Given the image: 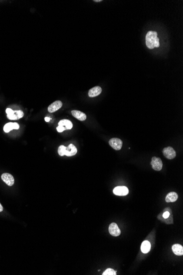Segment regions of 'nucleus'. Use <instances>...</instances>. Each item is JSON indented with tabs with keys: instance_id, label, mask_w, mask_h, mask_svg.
<instances>
[{
	"instance_id": "f257e3e1",
	"label": "nucleus",
	"mask_w": 183,
	"mask_h": 275,
	"mask_svg": "<svg viewBox=\"0 0 183 275\" xmlns=\"http://www.w3.org/2000/svg\"><path fill=\"white\" fill-rule=\"evenodd\" d=\"M146 45L149 49H153L155 47L160 46L159 39L157 37V33L156 31H150L146 35Z\"/></svg>"
},
{
	"instance_id": "f03ea898",
	"label": "nucleus",
	"mask_w": 183,
	"mask_h": 275,
	"mask_svg": "<svg viewBox=\"0 0 183 275\" xmlns=\"http://www.w3.org/2000/svg\"><path fill=\"white\" fill-rule=\"evenodd\" d=\"M151 165L153 170L156 171H160L162 169L163 166V164L161 159L160 158H157L156 157H153L152 158Z\"/></svg>"
},
{
	"instance_id": "7ed1b4c3",
	"label": "nucleus",
	"mask_w": 183,
	"mask_h": 275,
	"mask_svg": "<svg viewBox=\"0 0 183 275\" xmlns=\"http://www.w3.org/2000/svg\"><path fill=\"white\" fill-rule=\"evenodd\" d=\"M162 152L164 156L168 159H173L176 157V152L172 147L164 148Z\"/></svg>"
},
{
	"instance_id": "20e7f679",
	"label": "nucleus",
	"mask_w": 183,
	"mask_h": 275,
	"mask_svg": "<svg viewBox=\"0 0 183 275\" xmlns=\"http://www.w3.org/2000/svg\"><path fill=\"white\" fill-rule=\"evenodd\" d=\"M109 143L111 147L113 148L116 151L120 150L122 148L123 144V142L121 141V140L117 138H112L111 139H110Z\"/></svg>"
},
{
	"instance_id": "39448f33",
	"label": "nucleus",
	"mask_w": 183,
	"mask_h": 275,
	"mask_svg": "<svg viewBox=\"0 0 183 275\" xmlns=\"http://www.w3.org/2000/svg\"><path fill=\"white\" fill-rule=\"evenodd\" d=\"M113 192L116 195L124 196L128 194L129 190L126 186H117L113 189Z\"/></svg>"
},
{
	"instance_id": "423d86ee",
	"label": "nucleus",
	"mask_w": 183,
	"mask_h": 275,
	"mask_svg": "<svg viewBox=\"0 0 183 275\" xmlns=\"http://www.w3.org/2000/svg\"><path fill=\"white\" fill-rule=\"evenodd\" d=\"M109 231L110 235L114 237H117L121 235V230L115 222H113L110 224L109 227Z\"/></svg>"
},
{
	"instance_id": "0eeeda50",
	"label": "nucleus",
	"mask_w": 183,
	"mask_h": 275,
	"mask_svg": "<svg viewBox=\"0 0 183 275\" xmlns=\"http://www.w3.org/2000/svg\"><path fill=\"white\" fill-rule=\"evenodd\" d=\"M1 178L8 186H12L14 184L13 176L9 173H4L1 175Z\"/></svg>"
},
{
	"instance_id": "6e6552de",
	"label": "nucleus",
	"mask_w": 183,
	"mask_h": 275,
	"mask_svg": "<svg viewBox=\"0 0 183 275\" xmlns=\"http://www.w3.org/2000/svg\"><path fill=\"white\" fill-rule=\"evenodd\" d=\"M24 113L21 111H12L10 114H7V117L10 120H18L23 117Z\"/></svg>"
},
{
	"instance_id": "1a4fd4ad",
	"label": "nucleus",
	"mask_w": 183,
	"mask_h": 275,
	"mask_svg": "<svg viewBox=\"0 0 183 275\" xmlns=\"http://www.w3.org/2000/svg\"><path fill=\"white\" fill-rule=\"evenodd\" d=\"M63 103L60 101L54 102L48 107V111L50 113H54L61 108Z\"/></svg>"
},
{
	"instance_id": "9d476101",
	"label": "nucleus",
	"mask_w": 183,
	"mask_h": 275,
	"mask_svg": "<svg viewBox=\"0 0 183 275\" xmlns=\"http://www.w3.org/2000/svg\"><path fill=\"white\" fill-rule=\"evenodd\" d=\"M19 128V125L16 123H9L4 125V130L5 132H9L12 130H18Z\"/></svg>"
},
{
	"instance_id": "9b49d317",
	"label": "nucleus",
	"mask_w": 183,
	"mask_h": 275,
	"mask_svg": "<svg viewBox=\"0 0 183 275\" xmlns=\"http://www.w3.org/2000/svg\"><path fill=\"white\" fill-rule=\"evenodd\" d=\"M77 152V150L76 147L73 144H70L66 148L65 155H67V157L73 156L76 154Z\"/></svg>"
},
{
	"instance_id": "f8f14e48",
	"label": "nucleus",
	"mask_w": 183,
	"mask_h": 275,
	"mask_svg": "<svg viewBox=\"0 0 183 275\" xmlns=\"http://www.w3.org/2000/svg\"><path fill=\"white\" fill-rule=\"evenodd\" d=\"M102 91V89L100 86H96L90 89L88 92V96L90 97H94L99 95Z\"/></svg>"
},
{
	"instance_id": "ddd939ff",
	"label": "nucleus",
	"mask_w": 183,
	"mask_h": 275,
	"mask_svg": "<svg viewBox=\"0 0 183 275\" xmlns=\"http://www.w3.org/2000/svg\"><path fill=\"white\" fill-rule=\"evenodd\" d=\"M71 114L73 115V117H76L79 120L84 121L86 119V115L81 111L73 110L71 111Z\"/></svg>"
},
{
	"instance_id": "4468645a",
	"label": "nucleus",
	"mask_w": 183,
	"mask_h": 275,
	"mask_svg": "<svg viewBox=\"0 0 183 275\" xmlns=\"http://www.w3.org/2000/svg\"><path fill=\"white\" fill-rule=\"evenodd\" d=\"M173 252L176 255L182 256L183 255V246L179 244H175L172 246Z\"/></svg>"
},
{
	"instance_id": "2eb2a0df",
	"label": "nucleus",
	"mask_w": 183,
	"mask_h": 275,
	"mask_svg": "<svg viewBox=\"0 0 183 275\" xmlns=\"http://www.w3.org/2000/svg\"><path fill=\"white\" fill-rule=\"evenodd\" d=\"M178 195L176 192H172L167 195L166 197V201L167 203L174 202L178 199Z\"/></svg>"
},
{
	"instance_id": "dca6fc26",
	"label": "nucleus",
	"mask_w": 183,
	"mask_h": 275,
	"mask_svg": "<svg viewBox=\"0 0 183 275\" xmlns=\"http://www.w3.org/2000/svg\"><path fill=\"white\" fill-rule=\"evenodd\" d=\"M58 125H60V126H64V128L66 129V130H70V129H72L73 126V123H71V121H70L69 120H67V119H63V120H60L59 122Z\"/></svg>"
},
{
	"instance_id": "f3484780",
	"label": "nucleus",
	"mask_w": 183,
	"mask_h": 275,
	"mask_svg": "<svg viewBox=\"0 0 183 275\" xmlns=\"http://www.w3.org/2000/svg\"><path fill=\"white\" fill-rule=\"evenodd\" d=\"M151 249V244L150 242L147 241H144L142 245H141V250L143 253H147L149 252Z\"/></svg>"
},
{
	"instance_id": "a211bd4d",
	"label": "nucleus",
	"mask_w": 183,
	"mask_h": 275,
	"mask_svg": "<svg viewBox=\"0 0 183 275\" xmlns=\"http://www.w3.org/2000/svg\"><path fill=\"white\" fill-rule=\"evenodd\" d=\"M103 275H116V271L112 268H107L105 271L104 272Z\"/></svg>"
},
{
	"instance_id": "6ab92c4d",
	"label": "nucleus",
	"mask_w": 183,
	"mask_h": 275,
	"mask_svg": "<svg viewBox=\"0 0 183 275\" xmlns=\"http://www.w3.org/2000/svg\"><path fill=\"white\" fill-rule=\"evenodd\" d=\"M66 148H67V147H65L64 146H63V145L59 146V147L58 148V154L60 155V156H64V155H65Z\"/></svg>"
},
{
	"instance_id": "aec40b11",
	"label": "nucleus",
	"mask_w": 183,
	"mask_h": 275,
	"mask_svg": "<svg viewBox=\"0 0 183 275\" xmlns=\"http://www.w3.org/2000/svg\"><path fill=\"white\" fill-rule=\"evenodd\" d=\"M57 130L58 132H63V131H64V130H65L66 129L64 128V126L58 125V126L57 128Z\"/></svg>"
},
{
	"instance_id": "412c9836",
	"label": "nucleus",
	"mask_w": 183,
	"mask_h": 275,
	"mask_svg": "<svg viewBox=\"0 0 183 275\" xmlns=\"http://www.w3.org/2000/svg\"><path fill=\"white\" fill-rule=\"evenodd\" d=\"M170 216V213L168 212V211H166L163 213V218L167 219Z\"/></svg>"
},
{
	"instance_id": "4be33fe9",
	"label": "nucleus",
	"mask_w": 183,
	"mask_h": 275,
	"mask_svg": "<svg viewBox=\"0 0 183 275\" xmlns=\"http://www.w3.org/2000/svg\"><path fill=\"white\" fill-rule=\"evenodd\" d=\"M12 111H13V110L11 109L10 108H7V109H6V113H7V114H10L12 112Z\"/></svg>"
},
{
	"instance_id": "5701e85b",
	"label": "nucleus",
	"mask_w": 183,
	"mask_h": 275,
	"mask_svg": "<svg viewBox=\"0 0 183 275\" xmlns=\"http://www.w3.org/2000/svg\"><path fill=\"white\" fill-rule=\"evenodd\" d=\"M50 118L48 117H46L44 118V120L46 121V122H49L50 121Z\"/></svg>"
},
{
	"instance_id": "b1692460",
	"label": "nucleus",
	"mask_w": 183,
	"mask_h": 275,
	"mask_svg": "<svg viewBox=\"0 0 183 275\" xmlns=\"http://www.w3.org/2000/svg\"><path fill=\"white\" fill-rule=\"evenodd\" d=\"M3 210H4L3 207H2V205H1V204L0 203V212L3 211Z\"/></svg>"
},
{
	"instance_id": "393cba45",
	"label": "nucleus",
	"mask_w": 183,
	"mask_h": 275,
	"mask_svg": "<svg viewBox=\"0 0 183 275\" xmlns=\"http://www.w3.org/2000/svg\"><path fill=\"white\" fill-rule=\"evenodd\" d=\"M94 2H102V0H94Z\"/></svg>"
}]
</instances>
